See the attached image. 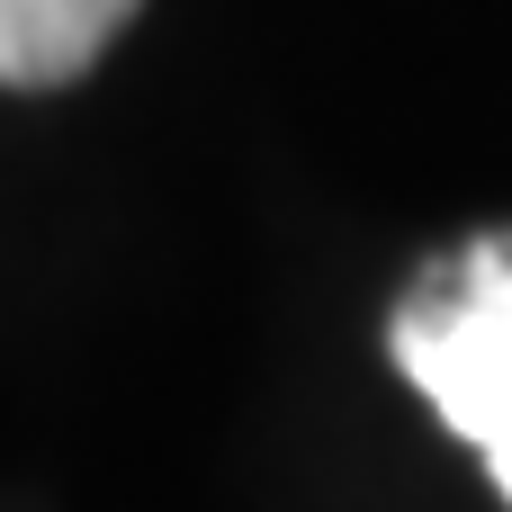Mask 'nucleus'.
I'll return each instance as SVG.
<instances>
[{
  "mask_svg": "<svg viewBox=\"0 0 512 512\" xmlns=\"http://www.w3.org/2000/svg\"><path fill=\"white\" fill-rule=\"evenodd\" d=\"M387 351L423 387V405L486 459L495 495L512 504V234H486L432 261L405 288Z\"/></svg>",
  "mask_w": 512,
  "mask_h": 512,
  "instance_id": "1",
  "label": "nucleus"
},
{
  "mask_svg": "<svg viewBox=\"0 0 512 512\" xmlns=\"http://www.w3.org/2000/svg\"><path fill=\"white\" fill-rule=\"evenodd\" d=\"M135 9L144 0H0V81L9 90L81 81Z\"/></svg>",
  "mask_w": 512,
  "mask_h": 512,
  "instance_id": "2",
  "label": "nucleus"
}]
</instances>
